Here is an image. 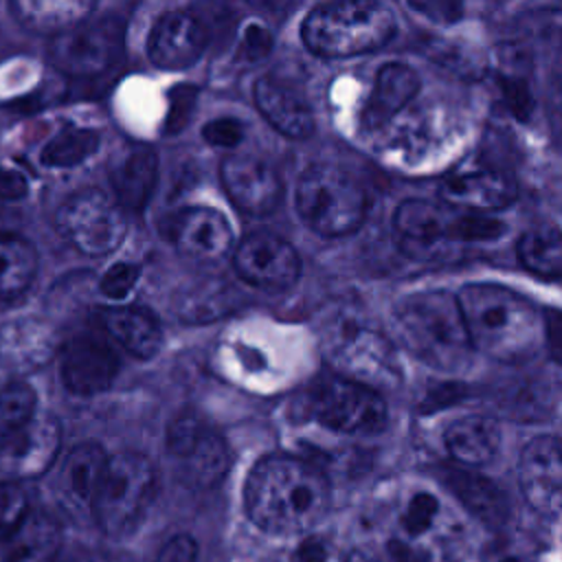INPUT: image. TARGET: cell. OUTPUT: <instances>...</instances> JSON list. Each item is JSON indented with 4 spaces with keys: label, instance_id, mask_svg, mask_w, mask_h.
Here are the masks:
<instances>
[{
    "label": "cell",
    "instance_id": "cell-33",
    "mask_svg": "<svg viewBox=\"0 0 562 562\" xmlns=\"http://www.w3.org/2000/svg\"><path fill=\"white\" fill-rule=\"evenodd\" d=\"M525 55L527 53L518 50L514 44L498 48V55H496L498 90L509 112L520 121H527L533 110V97H531V86L527 77Z\"/></svg>",
    "mask_w": 562,
    "mask_h": 562
},
{
    "label": "cell",
    "instance_id": "cell-46",
    "mask_svg": "<svg viewBox=\"0 0 562 562\" xmlns=\"http://www.w3.org/2000/svg\"><path fill=\"white\" fill-rule=\"evenodd\" d=\"M270 33L259 26V24H250L246 35H244V53L250 57V59H259L263 57L268 50H270Z\"/></svg>",
    "mask_w": 562,
    "mask_h": 562
},
{
    "label": "cell",
    "instance_id": "cell-43",
    "mask_svg": "<svg viewBox=\"0 0 562 562\" xmlns=\"http://www.w3.org/2000/svg\"><path fill=\"white\" fill-rule=\"evenodd\" d=\"M542 323H544L547 351L555 362L562 364V310L547 307L542 312Z\"/></svg>",
    "mask_w": 562,
    "mask_h": 562
},
{
    "label": "cell",
    "instance_id": "cell-9",
    "mask_svg": "<svg viewBox=\"0 0 562 562\" xmlns=\"http://www.w3.org/2000/svg\"><path fill=\"white\" fill-rule=\"evenodd\" d=\"M307 415L347 435H375L389 422V408L378 389L347 375L316 380L307 391Z\"/></svg>",
    "mask_w": 562,
    "mask_h": 562
},
{
    "label": "cell",
    "instance_id": "cell-18",
    "mask_svg": "<svg viewBox=\"0 0 562 562\" xmlns=\"http://www.w3.org/2000/svg\"><path fill=\"white\" fill-rule=\"evenodd\" d=\"M173 246L198 261H217L233 246V231L226 217L209 206H189L178 211L167 226Z\"/></svg>",
    "mask_w": 562,
    "mask_h": 562
},
{
    "label": "cell",
    "instance_id": "cell-16",
    "mask_svg": "<svg viewBox=\"0 0 562 562\" xmlns=\"http://www.w3.org/2000/svg\"><path fill=\"white\" fill-rule=\"evenodd\" d=\"M206 46L202 22L189 11H169L156 20L147 37V57L156 68L184 70L193 66Z\"/></svg>",
    "mask_w": 562,
    "mask_h": 562
},
{
    "label": "cell",
    "instance_id": "cell-42",
    "mask_svg": "<svg viewBox=\"0 0 562 562\" xmlns=\"http://www.w3.org/2000/svg\"><path fill=\"white\" fill-rule=\"evenodd\" d=\"M138 281V268L132 263L112 266L101 279V292L110 299H123Z\"/></svg>",
    "mask_w": 562,
    "mask_h": 562
},
{
    "label": "cell",
    "instance_id": "cell-40",
    "mask_svg": "<svg viewBox=\"0 0 562 562\" xmlns=\"http://www.w3.org/2000/svg\"><path fill=\"white\" fill-rule=\"evenodd\" d=\"M406 4L432 24L450 26L463 18L465 0H406Z\"/></svg>",
    "mask_w": 562,
    "mask_h": 562
},
{
    "label": "cell",
    "instance_id": "cell-48",
    "mask_svg": "<svg viewBox=\"0 0 562 562\" xmlns=\"http://www.w3.org/2000/svg\"><path fill=\"white\" fill-rule=\"evenodd\" d=\"M327 551L318 540H305L299 549H296V560L299 562H325Z\"/></svg>",
    "mask_w": 562,
    "mask_h": 562
},
{
    "label": "cell",
    "instance_id": "cell-20",
    "mask_svg": "<svg viewBox=\"0 0 562 562\" xmlns=\"http://www.w3.org/2000/svg\"><path fill=\"white\" fill-rule=\"evenodd\" d=\"M61 428L53 415H35L20 432L0 443L2 468L18 476H37L59 452Z\"/></svg>",
    "mask_w": 562,
    "mask_h": 562
},
{
    "label": "cell",
    "instance_id": "cell-50",
    "mask_svg": "<svg viewBox=\"0 0 562 562\" xmlns=\"http://www.w3.org/2000/svg\"><path fill=\"white\" fill-rule=\"evenodd\" d=\"M246 2H250L259 9H266V11H281L288 4V0H246Z\"/></svg>",
    "mask_w": 562,
    "mask_h": 562
},
{
    "label": "cell",
    "instance_id": "cell-44",
    "mask_svg": "<svg viewBox=\"0 0 562 562\" xmlns=\"http://www.w3.org/2000/svg\"><path fill=\"white\" fill-rule=\"evenodd\" d=\"M198 558V544L191 536H176L171 538L162 551L158 553L156 562H195Z\"/></svg>",
    "mask_w": 562,
    "mask_h": 562
},
{
    "label": "cell",
    "instance_id": "cell-26",
    "mask_svg": "<svg viewBox=\"0 0 562 562\" xmlns=\"http://www.w3.org/2000/svg\"><path fill=\"white\" fill-rule=\"evenodd\" d=\"M389 127V151L406 165L419 167L428 160H435L432 156L441 154L446 147L448 136L439 127V121L428 112H413L404 119L397 116Z\"/></svg>",
    "mask_w": 562,
    "mask_h": 562
},
{
    "label": "cell",
    "instance_id": "cell-12",
    "mask_svg": "<svg viewBox=\"0 0 562 562\" xmlns=\"http://www.w3.org/2000/svg\"><path fill=\"white\" fill-rule=\"evenodd\" d=\"M167 452L180 463L184 479L198 487H211L228 470V450L224 439L198 415L180 413L167 428Z\"/></svg>",
    "mask_w": 562,
    "mask_h": 562
},
{
    "label": "cell",
    "instance_id": "cell-19",
    "mask_svg": "<svg viewBox=\"0 0 562 562\" xmlns=\"http://www.w3.org/2000/svg\"><path fill=\"white\" fill-rule=\"evenodd\" d=\"M454 211L435 202L411 198L393 213V233L400 248L411 257H426L441 244L452 241Z\"/></svg>",
    "mask_w": 562,
    "mask_h": 562
},
{
    "label": "cell",
    "instance_id": "cell-52",
    "mask_svg": "<svg viewBox=\"0 0 562 562\" xmlns=\"http://www.w3.org/2000/svg\"><path fill=\"white\" fill-rule=\"evenodd\" d=\"M558 94H560V103H562V77H560V86H558Z\"/></svg>",
    "mask_w": 562,
    "mask_h": 562
},
{
    "label": "cell",
    "instance_id": "cell-14",
    "mask_svg": "<svg viewBox=\"0 0 562 562\" xmlns=\"http://www.w3.org/2000/svg\"><path fill=\"white\" fill-rule=\"evenodd\" d=\"M518 483L525 501L538 514L562 512V437H533L520 452Z\"/></svg>",
    "mask_w": 562,
    "mask_h": 562
},
{
    "label": "cell",
    "instance_id": "cell-24",
    "mask_svg": "<svg viewBox=\"0 0 562 562\" xmlns=\"http://www.w3.org/2000/svg\"><path fill=\"white\" fill-rule=\"evenodd\" d=\"M437 476H441V483L446 490L459 501V505L470 512L476 520L501 527L509 518V501L505 492L490 479L459 465L439 468Z\"/></svg>",
    "mask_w": 562,
    "mask_h": 562
},
{
    "label": "cell",
    "instance_id": "cell-17",
    "mask_svg": "<svg viewBox=\"0 0 562 562\" xmlns=\"http://www.w3.org/2000/svg\"><path fill=\"white\" fill-rule=\"evenodd\" d=\"M61 382L77 395H97L112 386L119 358L110 342L99 336H77L61 349Z\"/></svg>",
    "mask_w": 562,
    "mask_h": 562
},
{
    "label": "cell",
    "instance_id": "cell-15",
    "mask_svg": "<svg viewBox=\"0 0 562 562\" xmlns=\"http://www.w3.org/2000/svg\"><path fill=\"white\" fill-rule=\"evenodd\" d=\"M220 180L228 200L248 215H268L281 202V180L270 162L248 154L226 156Z\"/></svg>",
    "mask_w": 562,
    "mask_h": 562
},
{
    "label": "cell",
    "instance_id": "cell-10",
    "mask_svg": "<svg viewBox=\"0 0 562 562\" xmlns=\"http://www.w3.org/2000/svg\"><path fill=\"white\" fill-rule=\"evenodd\" d=\"M57 231L83 255H108L125 237V209L99 189H81L68 195L57 211Z\"/></svg>",
    "mask_w": 562,
    "mask_h": 562
},
{
    "label": "cell",
    "instance_id": "cell-25",
    "mask_svg": "<svg viewBox=\"0 0 562 562\" xmlns=\"http://www.w3.org/2000/svg\"><path fill=\"white\" fill-rule=\"evenodd\" d=\"M108 454L99 443L75 446L59 470V494L72 512H92V503L108 465Z\"/></svg>",
    "mask_w": 562,
    "mask_h": 562
},
{
    "label": "cell",
    "instance_id": "cell-41",
    "mask_svg": "<svg viewBox=\"0 0 562 562\" xmlns=\"http://www.w3.org/2000/svg\"><path fill=\"white\" fill-rule=\"evenodd\" d=\"M202 136L213 147H237L244 138V125L237 119H213L202 127Z\"/></svg>",
    "mask_w": 562,
    "mask_h": 562
},
{
    "label": "cell",
    "instance_id": "cell-31",
    "mask_svg": "<svg viewBox=\"0 0 562 562\" xmlns=\"http://www.w3.org/2000/svg\"><path fill=\"white\" fill-rule=\"evenodd\" d=\"M105 331L130 353L151 358L162 345V329L154 314L140 307H110L103 312Z\"/></svg>",
    "mask_w": 562,
    "mask_h": 562
},
{
    "label": "cell",
    "instance_id": "cell-21",
    "mask_svg": "<svg viewBox=\"0 0 562 562\" xmlns=\"http://www.w3.org/2000/svg\"><path fill=\"white\" fill-rule=\"evenodd\" d=\"M439 195L450 206L487 213L509 206L518 195V187L505 171L472 169L446 176L439 184Z\"/></svg>",
    "mask_w": 562,
    "mask_h": 562
},
{
    "label": "cell",
    "instance_id": "cell-6",
    "mask_svg": "<svg viewBox=\"0 0 562 562\" xmlns=\"http://www.w3.org/2000/svg\"><path fill=\"white\" fill-rule=\"evenodd\" d=\"M301 220L323 237H342L360 228L367 215V193L345 169L318 162L303 171L294 193Z\"/></svg>",
    "mask_w": 562,
    "mask_h": 562
},
{
    "label": "cell",
    "instance_id": "cell-49",
    "mask_svg": "<svg viewBox=\"0 0 562 562\" xmlns=\"http://www.w3.org/2000/svg\"><path fill=\"white\" fill-rule=\"evenodd\" d=\"M347 562H391V560L375 551H353Z\"/></svg>",
    "mask_w": 562,
    "mask_h": 562
},
{
    "label": "cell",
    "instance_id": "cell-37",
    "mask_svg": "<svg viewBox=\"0 0 562 562\" xmlns=\"http://www.w3.org/2000/svg\"><path fill=\"white\" fill-rule=\"evenodd\" d=\"M4 353L11 358V362L18 364H40L46 362L50 353V340L44 329L40 327H15L7 329V336L2 340Z\"/></svg>",
    "mask_w": 562,
    "mask_h": 562
},
{
    "label": "cell",
    "instance_id": "cell-38",
    "mask_svg": "<svg viewBox=\"0 0 562 562\" xmlns=\"http://www.w3.org/2000/svg\"><path fill=\"white\" fill-rule=\"evenodd\" d=\"M505 224L483 211H459L452 220V241H492L505 233Z\"/></svg>",
    "mask_w": 562,
    "mask_h": 562
},
{
    "label": "cell",
    "instance_id": "cell-36",
    "mask_svg": "<svg viewBox=\"0 0 562 562\" xmlns=\"http://www.w3.org/2000/svg\"><path fill=\"white\" fill-rule=\"evenodd\" d=\"M35 391L26 382H13L0 391V443L20 432L37 413Z\"/></svg>",
    "mask_w": 562,
    "mask_h": 562
},
{
    "label": "cell",
    "instance_id": "cell-5",
    "mask_svg": "<svg viewBox=\"0 0 562 562\" xmlns=\"http://www.w3.org/2000/svg\"><path fill=\"white\" fill-rule=\"evenodd\" d=\"M397 22L382 0H325L301 24L303 44L321 57H353L382 48Z\"/></svg>",
    "mask_w": 562,
    "mask_h": 562
},
{
    "label": "cell",
    "instance_id": "cell-7",
    "mask_svg": "<svg viewBox=\"0 0 562 562\" xmlns=\"http://www.w3.org/2000/svg\"><path fill=\"white\" fill-rule=\"evenodd\" d=\"M323 351L336 371L373 389L400 382V362L393 345L353 312L342 310L327 321Z\"/></svg>",
    "mask_w": 562,
    "mask_h": 562
},
{
    "label": "cell",
    "instance_id": "cell-35",
    "mask_svg": "<svg viewBox=\"0 0 562 562\" xmlns=\"http://www.w3.org/2000/svg\"><path fill=\"white\" fill-rule=\"evenodd\" d=\"M99 149V134L86 127H66L42 149V162L48 167H75Z\"/></svg>",
    "mask_w": 562,
    "mask_h": 562
},
{
    "label": "cell",
    "instance_id": "cell-3",
    "mask_svg": "<svg viewBox=\"0 0 562 562\" xmlns=\"http://www.w3.org/2000/svg\"><path fill=\"white\" fill-rule=\"evenodd\" d=\"M393 323L400 340L419 362L446 373L468 364L474 347L457 294L448 290L413 292L395 305Z\"/></svg>",
    "mask_w": 562,
    "mask_h": 562
},
{
    "label": "cell",
    "instance_id": "cell-32",
    "mask_svg": "<svg viewBox=\"0 0 562 562\" xmlns=\"http://www.w3.org/2000/svg\"><path fill=\"white\" fill-rule=\"evenodd\" d=\"M520 263L540 279H562V231L538 224L525 231L516 244Z\"/></svg>",
    "mask_w": 562,
    "mask_h": 562
},
{
    "label": "cell",
    "instance_id": "cell-4",
    "mask_svg": "<svg viewBox=\"0 0 562 562\" xmlns=\"http://www.w3.org/2000/svg\"><path fill=\"white\" fill-rule=\"evenodd\" d=\"M463 540V525L432 487L413 483L391 512L384 558L391 562H450Z\"/></svg>",
    "mask_w": 562,
    "mask_h": 562
},
{
    "label": "cell",
    "instance_id": "cell-11",
    "mask_svg": "<svg viewBox=\"0 0 562 562\" xmlns=\"http://www.w3.org/2000/svg\"><path fill=\"white\" fill-rule=\"evenodd\" d=\"M125 29L119 18L83 22L50 40L48 57L70 77H97L114 66L123 50Z\"/></svg>",
    "mask_w": 562,
    "mask_h": 562
},
{
    "label": "cell",
    "instance_id": "cell-8",
    "mask_svg": "<svg viewBox=\"0 0 562 562\" xmlns=\"http://www.w3.org/2000/svg\"><path fill=\"white\" fill-rule=\"evenodd\" d=\"M154 481V465L145 454L123 450L110 457L90 512L99 529L108 536L130 531L149 505Z\"/></svg>",
    "mask_w": 562,
    "mask_h": 562
},
{
    "label": "cell",
    "instance_id": "cell-39",
    "mask_svg": "<svg viewBox=\"0 0 562 562\" xmlns=\"http://www.w3.org/2000/svg\"><path fill=\"white\" fill-rule=\"evenodd\" d=\"M29 516V496L20 483H0V542H4Z\"/></svg>",
    "mask_w": 562,
    "mask_h": 562
},
{
    "label": "cell",
    "instance_id": "cell-29",
    "mask_svg": "<svg viewBox=\"0 0 562 562\" xmlns=\"http://www.w3.org/2000/svg\"><path fill=\"white\" fill-rule=\"evenodd\" d=\"M158 180V158L151 149H130L110 171L116 202L125 211H143Z\"/></svg>",
    "mask_w": 562,
    "mask_h": 562
},
{
    "label": "cell",
    "instance_id": "cell-51",
    "mask_svg": "<svg viewBox=\"0 0 562 562\" xmlns=\"http://www.w3.org/2000/svg\"><path fill=\"white\" fill-rule=\"evenodd\" d=\"M503 562H531V560H527V558H520V555H512V558H505Z\"/></svg>",
    "mask_w": 562,
    "mask_h": 562
},
{
    "label": "cell",
    "instance_id": "cell-34",
    "mask_svg": "<svg viewBox=\"0 0 562 562\" xmlns=\"http://www.w3.org/2000/svg\"><path fill=\"white\" fill-rule=\"evenodd\" d=\"M37 270L35 248L11 233H0V299H15L26 292Z\"/></svg>",
    "mask_w": 562,
    "mask_h": 562
},
{
    "label": "cell",
    "instance_id": "cell-22",
    "mask_svg": "<svg viewBox=\"0 0 562 562\" xmlns=\"http://www.w3.org/2000/svg\"><path fill=\"white\" fill-rule=\"evenodd\" d=\"M252 99L259 114L281 136L303 140L314 134V114L307 101L285 81L272 75L259 77L252 88Z\"/></svg>",
    "mask_w": 562,
    "mask_h": 562
},
{
    "label": "cell",
    "instance_id": "cell-47",
    "mask_svg": "<svg viewBox=\"0 0 562 562\" xmlns=\"http://www.w3.org/2000/svg\"><path fill=\"white\" fill-rule=\"evenodd\" d=\"M24 193H26V180L15 171L0 169V198L18 200Z\"/></svg>",
    "mask_w": 562,
    "mask_h": 562
},
{
    "label": "cell",
    "instance_id": "cell-30",
    "mask_svg": "<svg viewBox=\"0 0 562 562\" xmlns=\"http://www.w3.org/2000/svg\"><path fill=\"white\" fill-rule=\"evenodd\" d=\"M443 441L454 461L463 465H483L498 452L501 430L492 417L465 415L448 426Z\"/></svg>",
    "mask_w": 562,
    "mask_h": 562
},
{
    "label": "cell",
    "instance_id": "cell-1",
    "mask_svg": "<svg viewBox=\"0 0 562 562\" xmlns=\"http://www.w3.org/2000/svg\"><path fill=\"white\" fill-rule=\"evenodd\" d=\"M246 512L268 533L288 536L314 527L329 507V485L318 468L290 457L270 454L248 474Z\"/></svg>",
    "mask_w": 562,
    "mask_h": 562
},
{
    "label": "cell",
    "instance_id": "cell-23",
    "mask_svg": "<svg viewBox=\"0 0 562 562\" xmlns=\"http://www.w3.org/2000/svg\"><path fill=\"white\" fill-rule=\"evenodd\" d=\"M419 77L417 72L402 64L389 61L384 64L373 81V90L362 108V125L371 132L389 127L417 97Z\"/></svg>",
    "mask_w": 562,
    "mask_h": 562
},
{
    "label": "cell",
    "instance_id": "cell-2",
    "mask_svg": "<svg viewBox=\"0 0 562 562\" xmlns=\"http://www.w3.org/2000/svg\"><path fill=\"white\" fill-rule=\"evenodd\" d=\"M461 316L476 351L501 362L533 358L544 340L542 314L516 290L468 283L457 292Z\"/></svg>",
    "mask_w": 562,
    "mask_h": 562
},
{
    "label": "cell",
    "instance_id": "cell-45",
    "mask_svg": "<svg viewBox=\"0 0 562 562\" xmlns=\"http://www.w3.org/2000/svg\"><path fill=\"white\" fill-rule=\"evenodd\" d=\"M461 397H463V386H461V384L443 382V384L435 386L430 393H426L424 404H422V411H424V415H428L430 411H437V408L450 406V404L459 402Z\"/></svg>",
    "mask_w": 562,
    "mask_h": 562
},
{
    "label": "cell",
    "instance_id": "cell-13",
    "mask_svg": "<svg viewBox=\"0 0 562 562\" xmlns=\"http://www.w3.org/2000/svg\"><path fill=\"white\" fill-rule=\"evenodd\" d=\"M233 266L248 285L268 292L288 290L301 274V259L294 246L268 231L246 235L235 248Z\"/></svg>",
    "mask_w": 562,
    "mask_h": 562
},
{
    "label": "cell",
    "instance_id": "cell-27",
    "mask_svg": "<svg viewBox=\"0 0 562 562\" xmlns=\"http://www.w3.org/2000/svg\"><path fill=\"white\" fill-rule=\"evenodd\" d=\"M15 20L31 33L59 35L83 24L97 0H9Z\"/></svg>",
    "mask_w": 562,
    "mask_h": 562
},
{
    "label": "cell",
    "instance_id": "cell-28",
    "mask_svg": "<svg viewBox=\"0 0 562 562\" xmlns=\"http://www.w3.org/2000/svg\"><path fill=\"white\" fill-rule=\"evenodd\" d=\"M61 544V529L55 518L29 512L24 522L2 542L0 562H53Z\"/></svg>",
    "mask_w": 562,
    "mask_h": 562
}]
</instances>
